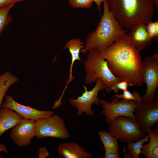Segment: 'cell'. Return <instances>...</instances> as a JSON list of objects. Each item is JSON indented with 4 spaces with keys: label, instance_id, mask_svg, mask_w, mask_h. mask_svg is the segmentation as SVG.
I'll use <instances>...</instances> for the list:
<instances>
[{
    "label": "cell",
    "instance_id": "cell-1",
    "mask_svg": "<svg viewBox=\"0 0 158 158\" xmlns=\"http://www.w3.org/2000/svg\"><path fill=\"white\" fill-rule=\"evenodd\" d=\"M113 74L130 86H142L143 72L140 51L124 33L107 49L99 51Z\"/></svg>",
    "mask_w": 158,
    "mask_h": 158
},
{
    "label": "cell",
    "instance_id": "cell-2",
    "mask_svg": "<svg viewBox=\"0 0 158 158\" xmlns=\"http://www.w3.org/2000/svg\"><path fill=\"white\" fill-rule=\"evenodd\" d=\"M109 11L123 28L130 29L152 20L153 0H106Z\"/></svg>",
    "mask_w": 158,
    "mask_h": 158
},
{
    "label": "cell",
    "instance_id": "cell-3",
    "mask_svg": "<svg viewBox=\"0 0 158 158\" xmlns=\"http://www.w3.org/2000/svg\"><path fill=\"white\" fill-rule=\"evenodd\" d=\"M104 10L96 29L87 37L83 54L93 49L99 51L107 49L126 33L113 13L109 11L106 0L103 2Z\"/></svg>",
    "mask_w": 158,
    "mask_h": 158
},
{
    "label": "cell",
    "instance_id": "cell-4",
    "mask_svg": "<svg viewBox=\"0 0 158 158\" xmlns=\"http://www.w3.org/2000/svg\"><path fill=\"white\" fill-rule=\"evenodd\" d=\"M84 66L85 83L90 84L100 79L104 83V90L108 93L112 91L111 87L114 83L121 80L113 74L107 61L101 56L99 51L96 49L89 51Z\"/></svg>",
    "mask_w": 158,
    "mask_h": 158
},
{
    "label": "cell",
    "instance_id": "cell-5",
    "mask_svg": "<svg viewBox=\"0 0 158 158\" xmlns=\"http://www.w3.org/2000/svg\"><path fill=\"white\" fill-rule=\"evenodd\" d=\"M109 125V133L118 140L127 143L137 141L147 135L140 129L136 120L130 117H117Z\"/></svg>",
    "mask_w": 158,
    "mask_h": 158
},
{
    "label": "cell",
    "instance_id": "cell-6",
    "mask_svg": "<svg viewBox=\"0 0 158 158\" xmlns=\"http://www.w3.org/2000/svg\"><path fill=\"white\" fill-rule=\"evenodd\" d=\"M35 122V136L38 139L47 137L65 139L70 136L64 120L56 114L48 118H39Z\"/></svg>",
    "mask_w": 158,
    "mask_h": 158
},
{
    "label": "cell",
    "instance_id": "cell-7",
    "mask_svg": "<svg viewBox=\"0 0 158 158\" xmlns=\"http://www.w3.org/2000/svg\"><path fill=\"white\" fill-rule=\"evenodd\" d=\"M111 102L100 99L102 109L101 113L105 117V121L110 124L117 117L120 116L130 117L135 119L133 112L139 103L130 100L114 97Z\"/></svg>",
    "mask_w": 158,
    "mask_h": 158
},
{
    "label": "cell",
    "instance_id": "cell-8",
    "mask_svg": "<svg viewBox=\"0 0 158 158\" xmlns=\"http://www.w3.org/2000/svg\"><path fill=\"white\" fill-rule=\"evenodd\" d=\"M85 92L82 95L74 99L71 98L68 101L71 105L77 110V114L79 116L85 113L88 116H92L94 112L92 109V104H100V99L98 97L100 90H104V84L102 80L98 79L94 87L91 90H88L85 85L83 86Z\"/></svg>",
    "mask_w": 158,
    "mask_h": 158
},
{
    "label": "cell",
    "instance_id": "cell-9",
    "mask_svg": "<svg viewBox=\"0 0 158 158\" xmlns=\"http://www.w3.org/2000/svg\"><path fill=\"white\" fill-rule=\"evenodd\" d=\"M144 82L147 85L145 93L142 97V102L154 100L158 86V53L155 52L144 58L142 61Z\"/></svg>",
    "mask_w": 158,
    "mask_h": 158
},
{
    "label": "cell",
    "instance_id": "cell-10",
    "mask_svg": "<svg viewBox=\"0 0 158 158\" xmlns=\"http://www.w3.org/2000/svg\"><path fill=\"white\" fill-rule=\"evenodd\" d=\"M133 115L141 130L148 134L158 121V101L139 103Z\"/></svg>",
    "mask_w": 158,
    "mask_h": 158
},
{
    "label": "cell",
    "instance_id": "cell-11",
    "mask_svg": "<svg viewBox=\"0 0 158 158\" xmlns=\"http://www.w3.org/2000/svg\"><path fill=\"white\" fill-rule=\"evenodd\" d=\"M36 129L35 121L23 118L11 128L10 136L18 146L26 147L30 145L32 139L35 136Z\"/></svg>",
    "mask_w": 158,
    "mask_h": 158
},
{
    "label": "cell",
    "instance_id": "cell-12",
    "mask_svg": "<svg viewBox=\"0 0 158 158\" xmlns=\"http://www.w3.org/2000/svg\"><path fill=\"white\" fill-rule=\"evenodd\" d=\"M2 107L13 110L23 118L36 121L39 118H48L54 114L52 111H41L28 106L21 104L16 101L10 95L6 97Z\"/></svg>",
    "mask_w": 158,
    "mask_h": 158
},
{
    "label": "cell",
    "instance_id": "cell-13",
    "mask_svg": "<svg viewBox=\"0 0 158 158\" xmlns=\"http://www.w3.org/2000/svg\"><path fill=\"white\" fill-rule=\"evenodd\" d=\"M130 30L127 35L131 41L140 51L152 43L153 40L146 30L145 24H139Z\"/></svg>",
    "mask_w": 158,
    "mask_h": 158
},
{
    "label": "cell",
    "instance_id": "cell-14",
    "mask_svg": "<svg viewBox=\"0 0 158 158\" xmlns=\"http://www.w3.org/2000/svg\"><path fill=\"white\" fill-rule=\"evenodd\" d=\"M84 43L80 38H73L65 45V48L68 49L71 55V61L70 68V74L68 79L67 81L65 87L63 90L62 94L57 100L59 102H61L62 98L68 84L72 81L75 79L72 75V70L73 64L76 60L82 61L80 56V54L81 50L83 49L84 46Z\"/></svg>",
    "mask_w": 158,
    "mask_h": 158
},
{
    "label": "cell",
    "instance_id": "cell-15",
    "mask_svg": "<svg viewBox=\"0 0 158 158\" xmlns=\"http://www.w3.org/2000/svg\"><path fill=\"white\" fill-rule=\"evenodd\" d=\"M57 152L64 158H91L92 157L83 147L75 142L59 144Z\"/></svg>",
    "mask_w": 158,
    "mask_h": 158
},
{
    "label": "cell",
    "instance_id": "cell-16",
    "mask_svg": "<svg viewBox=\"0 0 158 158\" xmlns=\"http://www.w3.org/2000/svg\"><path fill=\"white\" fill-rule=\"evenodd\" d=\"M23 118L16 112L6 108L0 109V138L2 134L17 124Z\"/></svg>",
    "mask_w": 158,
    "mask_h": 158
},
{
    "label": "cell",
    "instance_id": "cell-17",
    "mask_svg": "<svg viewBox=\"0 0 158 158\" xmlns=\"http://www.w3.org/2000/svg\"><path fill=\"white\" fill-rule=\"evenodd\" d=\"M148 134L150 137L149 142L142 145L141 154L145 156L147 158H158V130H151Z\"/></svg>",
    "mask_w": 158,
    "mask_h": 158
},
{
    "label": "cell",
    "instance_id": "cell-18",
    "mask_svg": "<svg viewBox=\"0 0 158 158\" xmlns=\"http://www.w3.org/2000/svg\"><path fill=\"white\" fill-rule=\"evenodd\" d=\"M18 78L10 72L7 71L1 75L0 78V109L3 99L9 88L17 82Z\"/></svg>",
    "mask_w": 158,
    "mask_h": 158
},
{
    "label": "cell",
    "instance_id": "cell-19",
    "mask_svg": "<svg viewBox=\"0 0 158 158\" xmlns=\"http://www.w3.org/2000/svg\"><path fill=\"white\" fill-rule=\"evenodd\" d=\"M98 136L102 142L105 151L114 152H118L119 150L118 140L109 133L101 130Z\"/></svg>",
    "mask_w": 158,
    "mask_h": 158
},
{
    "label": "cell",
    "instance_id": "cell-20",
    "mask_svg": "<svg viewBox=\"0 0 158 158\" xmlns=\"http://www.w3.org/2000/svg\"><path fill=\"white\" fill-rule=\"evenodd\" d=\"M149 138V135L147 134L135 142L132 141L127 143V147L128 152L124 154V157L139 158L142 145L145 142L148 141Z\"/></svg>",
    "mask_w": 158,
    "mask_h": 158
},
{
    "label": "cell",
    "instance_id": "cell-21",
    "mask_svg": "<svg viewBox=\"0 0 158 158\" xmlns=\"http://www.w3.org/2000/svg\"><path fill=\"white\" fill-rule=\"evenodd\" d=\"M15 4H12L0 8V35L12 21V16L9 12Z\"/></svg>",
    "mask_w": 158,
    "mask_h": 158
},
{
    "label": "cell",
    "instance_id": "cell-22",
    "mask_svg": "<svg viewBox=\"0 0 158 158\" xmlns=\"http://www.w3.org/2000/svg\"><path fill=\"white\" fill-rule=\"evenodd\" d=\"M116 97L119 99H124L132 100L140 103L142 101V97L139 93L134 91L131 93L128 90L123 91L122 94H116L114 95L112 98Z\"/></svg>",
    "mask_w": 158,
    "mask_h": 158
},
{
    "label": "cell",
    "instance_id": "cell-23",
    "mask_svg": "<svg viewBox=\"0 0 158 158\" xmlns=\"http://www.w3.org/2000/svg\"><path fill=\"white\" fill-rule=\"evenodd\" d=\"M146 30L153 40L158 41V20L150 21L145 24Z\"/></svg>",
    "mask_w": 158,
    "mask_h": 158
},
{
    "label": "cell",
    "instance_id": "cell-24",
    "mask_svg": "<svg viewBox=\"0 0 158 158\" xmlns=\"http://www.w3.org/2000/svg\"><path fill=\"white\" fill-rule=\"evenodd\" d=\"M93 0H69V4L73 8H89L92 7Z\"/></svg>",
    "mask_w": 158,
    "mask_h": 158
},
{
    "label": "cell",
    "instance_id": "cell-25",
    "mask_svg": "<svg viewBox=\"0 0 158 158\" xmlns=\"http://www.w3.org/2000/svg\"><path fill=\"white\" fill-rule=\"evenodd\" d=\"M129 86V84L127 82L121 80L114 83L111 87V90L117 94L119 90H122L123 91L127 90Z\"/></svg>",
    "mask_w": 158,
    "mask_h": 158
},
{
    "label": "cell",
    "instance_id": "cell-26",
    "mask_svg": "<svg viewBox=\"0 0 158 158\" xmlns=\"http://www.w3.org/2000/svg\"><path fill=\"white\" fill-rule=\"evenodd\" d=\"M49 155L50 154L46 147H43L39 148L38 154L39 158H45Z\"/></svg>",
    "mask_w": 158,
    "mask_h": 158
},
{
    "label": "cell",
    "instance_id": "cell-27",
    "mask_svg": "<svg viewBox=\"0 0 158 158\" xmlns=\"http://www.w3.org/2000/svg\"><path fill=\"white\" fill-rule=\"evenodd\" d=\"M26 0H0V8L3 6L25 1Z\"/></svg>",
    "mask_w": 158,
    "mask_h": 158
},
{
    "label": "cell",
    "instance_id": "cell-28",
    "mask_svg": "<svg viewBox=\"0 0 158 158\" xmlns=\"http://www.w3.org/2000/svg\"><path fill=\"white\" fill-rule=\"evenodd\" d=\"M120 156L119 152H114L105 151L104 156V158H119Z\"/></svg>",
    "mask_w": 158,
    "mask_h": 158
},
{
    "label": "cell",
    "instance_id": "cell-29",
    "mask_svg": "<svg viewBox=\"0 0 158 158\" xmlns=\"http://www.w3.org/2000/svg\"><path fill=\"white\" fill-rule=\"evenodd\" d=\"M4 152L6 153L8 152V151L6 148L5 145L3 143L0 144V152ZM2 157V156L0 155V158Z\"/></svg>",
    "mask_w": 158,
    "mask_h": 158
},
{
    "label": "cell",
    "instance_id": "cell-30",
    "mask_svg": "<svg viewBox=\"0 0 158 158\" xmlns=\"http://www.w3.org/2000/svg\"><path fill=\"white\" fill-rule=\"evenodd\" d=\"M96 4L98 9L99 12H100V6L101 4L103 3L104 0H93Z\"/></svg>",
    "mask_w": 158,
    "mask_h": 158
},
{
    "label": "cell",
    "instance_id": "cell-31",
    "mask_svg": "<svg viewBox=\"0 0 158 158\" xmlns=\"http://www.w3.org/2000/svg\"><path fill=\"white\" fill-rule=\"evenodd\" d=\"M156 9L158 10V0H153Z\"/></svg>",
    "mask_w": 158,
    "mask_h": 158
},
{
    "label": "cell",
    "instance_id": "cell-32",
    "mask_svg": "<svg viewBox=\"0 0 158 158\" xmlns=\"http://www.w3.org/2000/svg\"><path fill=\"white\" fill-rule=\"evenodd\" d=\"M1 75H0V78Z\"/></svg>",
    "mask_w": 158,
    "mask_h": 158
}]
</instances>
